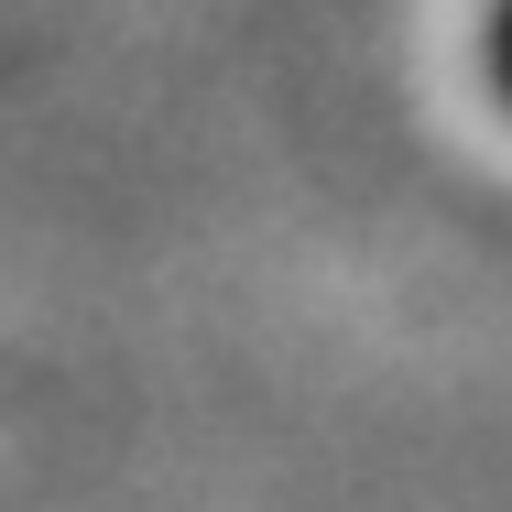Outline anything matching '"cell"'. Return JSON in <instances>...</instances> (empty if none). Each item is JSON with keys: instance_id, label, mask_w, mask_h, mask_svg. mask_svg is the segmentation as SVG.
<instances>
[{"instance_id": "obj_1", "label": "cell", "mask_w": 512, "mask_h": 512, "mask_svg": "<svg viewBox=\"0 0 512 512\" xmlns=\"http://www.w3.org/2000/svg\"><path fill=\"white\" fill-rule=\"evenodd\" d=\"M480 77H491V99L512 109V0H480Z\"/></svg>"}]
</instances>
